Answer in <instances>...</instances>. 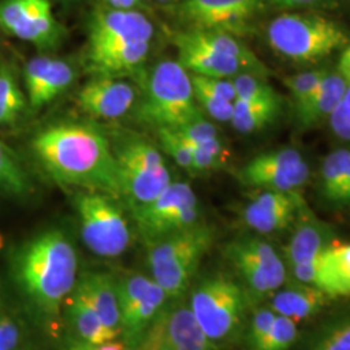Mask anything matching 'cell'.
I'll list each match as a JSON object with an SVG mask.
<instances>
[{
    "instance_id": "6da1fadb",
    "label": "cell",
    "mask_w": 350,
    "mask_h": 350,
    "mask_svg": "<svg viewBox=\"0 0 350 350\" xmlns=\"http://www.w3.org/2000/svg\"><path fill=\"white\" fill-rule=\"evenodd\" d=\"M31 148L56 183L121 198L112 147L98 129L86 124L49 126L31 140Z\"/></svg>"
},
{
    "instance_id": "f35d334b",
    "label": "cell",
    "mask_w": 350,
    "mask_h": 350,
    "mask_svg": "<svg viewBox=\"0 0 350 350\" xmlns=\"http://www.w3.org/2000/svg\"><path fill=\"white\" fill-rule=\"evenodd\" d=\"M192 88L202 90L224 100H237V92L231 78H213L205 75H189Z\"/></svg>"
},
{
    "instance_id": "2e32d148",
    "label": "cell",
    "mask_w": 350,
    "mask_h": 350,
    "mask_svg": "<svg viewBox=\"0 0 350 350\" xmlns=\"http://www.w3.org/2000/svg\"><path fill=\"white\" fill-rule=\"evenodd\" d=\"M154 27L143 13L134 10L98 8L88 26V50L125 40H150Z\"/></svg>"
},
{
    "instance_id": "7c38bea8",
    "label": "cell",
    "mask_w": 350,
    "mask_h": 350,
    "mask_svg": "<svg viewBox=\"0 0 350 350\" xmlns=\"http://www.w3.org/2000/svg\"><path fill=\"white\" fill-rule=\"evenodd\" d=\"M263 0H182L175 10L186 29L244 37L261 13Z\"/></svg>"
},
{
    "instance_id": "8992f818",
    "label": "cell",
    "mask_w": 350,
    "mask_h": 350,
    "mask_svg": "<svg viewBox=\"0 0 350 350\" xmlns=\"http://www.w3.org/2000/svg\"><path fill=\"white\" fill-rule=\"evenodd\" d=\"M250 302L245 289L235 280L214 275L193 288L188 306L205 336L218 349L240 338Z\"/></svg>"
},
{
    "instance_id": "83f0119b",
    "label": "cell",
    "mask_w": 350,
    "mask_h": 350,
    "mask_svg": "<svg viewBox=\"0 0 350 350\" xmlns=\"http://www.w3.org/2000/svg\"><path fill=\"white\" fill-rule=\"evenodd\" d=\"M282 111V101H234L231 125L241 134L260 131L271 125Z\"/></svg>"
},
{
    "instance_id": "e0dca14e",
    "label": "cell",
    "mask_w": 350,
    "mask_h": 350,
    "mask_svg": "<svg viewBox=\"0 0 350 350\" xmlns=\"http://www.w3.org/2000/svg\"><path fill=\"white\" fill-rule=\"evenodd\" d=\"M305 200L299 192L265 191L254 196L243 209L244 224L256 232H278L293 224Z\"/></svg>"
},
{
    "instance_id": "9a60e30c",
    "label": "cell",
    "mask_w": 350,
    "mask_h": 350,
    "mask_svg": "<svg viewBox=\"0 0 350 350\" xmlns=\"http://www.w3.org/2000/svg\"><path fill=\"white\" fill-rule=\"evenodd\" d=\"M121 336L126 347L150 325L166 305L167 295L152 278L130 274L117 279Z\"/></svg>"
},
{
    "instance_id": "7dc6e473",
    "label": "cell",
    "mask_w": 350,
    "mask_h": 350,
    "mask_svg": "<svg viewBox=\"0 0 350 350\" xmlns=\"http://www.w3.org/2000/svg\"><path fill=\"white\" fill-rule=\"evenodd\" d=\"M107 3L117 10H134L139 5L135 0H107Z\"/></svg>"
},
{
    "instance_id": "ffe728a7",
    "label": "cell",
    "mask_w": 350,
    "mask_h": 350,
    "mask_svg": "<svg viewBox=\"0 0 350 350\" xmlns=\"http://www.w3.org/2000/svg\"><path fill=\"white\" fill-rule=\"evenodd\" d=\"M150 49V40H125L91 49L88 52V70L94 77L131 75L147 60Z\"/></svg>"
},
{
    "instance_id": "f546056e",
    "label": "cell",
    "mask_w": 350,
    "mask_h": 350,
    "mask_svg": "<svg viewBox=\"0 0 350 350\" xmlns=\"http://www.w3.org/2000/svg\"><path fill=\"white\" fill-rule=\"evenodd\" d=\"M33 185L17 156L0 140V193L13 199H26Z\"/></svg>"
},
{
    "instance_id": "7402d4cb",
    "label": "cell",
    "mask_w": 350,
    "mask_h": 350,
    "mask_svg": "<svg viewBox=\"0 0 350 350\" xmlns=\"http://www.w3.org/2000/svg\"><path fill=\"white\" fill-rule=\"evenodd\" d=\"M332 238L331 227L319 221L305 205L299 213V222L284 250L288 267L317 258L331 245Z\"/></svg>"
},
{
    "instance_id": "603a6c76",
    "label": "cell",
    "mask_w": 350,
    "mask_h": 350,
    "mask_svg": "<svg viewBox=\"0 0 350 350\" xmlns=\"http://www.w3.org/2000/svg\"><path fill=\"white\" fill-rule=\"evenodd\" d=\"M327 299L329 297L315 286L289 280L271 296L270 309L278 315L299 322L319 313Z\"/></svg>"
},
{
    "instance_id": "c3c4849f",
    "label": "cell",
    "mask_w": 350,
    "mask_h": 350,
    "mask_svg": "<svg viewBox=\"0 0 350 350\" xmlns=\"http://www.w3.org/2000/svg\"><path fill=\"white\" fill-rule=\"evenodd\" d=\"M350 204V153L345 172V182H344V191H342V205Z\"/></svg>"
},
{
    "instance_id": "60d3db41",
    "label": "cell",
    "mask_w": 350,
    "mask_h": 350,
    "mask_svg": "<svg viewBox=\"0 0 350 350\" xmlns=\"http://www.w3.org/2000/svg\"><path fill=\"white\" fill-rule=\"evenodd\" d=\"M175 131L187 144H201L213 139L219 138L217 127L213 125L212 122L206 121L204 117L193 122H189L187 125L182 126Z\"/></svg>"
},
{
    "instance_id": "5b68a950",
    "label": "cell",
    "mask_w": 350,
    "mask_h": 350,
    "mask_svg": "<svg viewBox=\"0 0 350 350\" xmlns=\"http://www.w3.org/2000/svg\"><path fill=\"white\" fill-rule=\"evenodd\" d=\"M213 243L212 227L199 222L147 245L152 279L163 288L169 300H178L187 291Z\"/></svg>"
},
{
    "instance_id": "52a82bcc",
    "label": "cell",
    "mask_w": 350,
    "mask_h": 350,
    "mask_svg": "<svg viewBox=\"0 0 350 350\" xmlns=\"http://www.w3.org/2000/svg\"><path fill=\"white\" fill-rule=\"evenodd\" d=\"M112 150L121 198L130 208L148 204L170 186L172 178L163 154L148 140L127 137L117 142Z\"/></svg>"
},
{
    "instance_id": "4dcf8cb0",
    "label": "cell",
    "mask_w": 350,
    "mask_h": 350,
    "mask_svg": "<svg viewBox=\"0 0 350 350\" xmlns=\"http://www.w3.org/2000/svg\"><path fill=\"white\" fill-rule=\"evenodd\" d=\"M350 150H338L329 153L321 169V191L325 200L342 205V191Z\"/></svg>"
},
{
    "instance_id": "277c9868",
    "label": "cell",
    "mask_w": 350,
    "mask_h": 350,
    "mask_svg": "<svg viewBox=\"0 0 350 350\" xmlns=\"http://www.w3.org/2000/svg\"><path fill=\"white\" fill-rule=\"evenodd\" d=\"M135 116L138 122L154 130H176L202 118L187 70L178 62L157 64L147 78Z\"/></svg>"
},
{
    "instance_id": "3957f363",
    "label": "cell",
    "mask_w": 350,
    "mask_h": 350,
    "mask_svg": "<svg viewBox=\"0 0 350 350\" xmlns=\"http://www.w3.org/2000/svg\"><path fill=\"white\" fill-rule=\"evenodd\" d=\"M267 42L278 55L295 63H315L350 44L345 27L313 13L288 12L270 21Z\"/></svg>"
},
{
    "instance_id": "ab89813d",
    "label": "cell",
    "mask_w": 350,
    "mask_h": 350,
    "mask_svg": "<svg viewBox=\"0 0 350 350\" xmlns=\"http://www.w3.org/2000/svg\"><path fill=\"white\" fill-rule=\"evenodd\" d=\"M275 317L276 314L270 308H260L253 313L248 325V334H247L250 350H256L258 348L263 338L269 332L270 327L274 323Z\"/></svg>"
},
{
    "instance_id": "7bdbcfd3",
    "label": "cell",
    "mask_w": 350,
    "mask_h": 350,
    "mask_svg": "<svg viewBox=\"0 0 350 350\" xmlns=\"http://www.w3.org/2000/svg\"><path fill=\"white\" fill-rule=\"evenodd\" d=\"M21 327L11 315H0V350H18Z\"/></svg>"
},
{
    "instance_id": "d6a6232c",
    "label": "cell",
    "mask_w": 350,
    "mask_h": 350,
    "mask_svg": "<svg viewBox=\"0 0 350 350\" xmlns=\"http://www.w3.org/2000/svg\"><path fill=\"white\" fill-rule=\"evenodd\" d=\"M237 99L245 101H282L279 94L262 75L240 73L231 78Z\"/></svg>"
},
{
    "instance_id": "e575fe53",
    "label": "cell",
    "mask_w": 350,
    "mask_h": 350,
    "mask_svg": "<svg viewBox=\"0 0 350 350\" xmlns=\"http://www.w3.org/2000/svg\"><path fill=\"white\" fill-rule=\"evenodd\" d=\"M296 322L276 314L274 323L256 350H289L297 340Z\"/></svg>"
},
{
    "instance_id": "8d00e7d4",
    "label": "cell",
    "mask_w": 350,
    "mask_h": 350,
    "mask_svg": "<svg viewBox=\"0 0 350 350\" xmlns=\"http://www.w3.org/2000/svg\"><path fill=\"white\" fill-rule=\"evenodd\" d=\"M156 131H157L159 140L161 143L163 150L169 156H172V159L180 167L193 173L192 153H191L187 143L178 135V133L175 130H172V129H160Z\"/></svg>"
},
{
    "instance_id": "9c48e42d",
    "label": "cell",
    "mask_w": 350,
    "mask_h": 350,
    "mask_svg": "<svg viewBox=\"0 0 350 350\" xmlns=\"http://www.w3.org/2000/svg\"><path fill=\"white\" fill-rule=\"evenodd\" d=\"M224 256L241 278L250 302L271 297L287 282L286 263L263 239H234L226 244Z\"/></svg>"
},
{
    "instance_id": "681fc988",
    "label": "cell",
    "mask_w": 350,
    "mask_h": 350,
    "mask_svg": "<svg viewBox=\"0 0 350 350\" xmlns=\"http://www.w3.org/2000/svg\"><path fill=\"white\" fill-rule=\"evenodd\" d=\"M60 1H63V3H70V1H75V0H60Z\"/></svg>"
},
{
    "instance_id": "8fae6325",
    "label": "cell",
    "mask_w": 350,
    "mask_h": 350,
    "mask_svg": "<svg viewBox=\"0 0 350 350\" xmlns=\"http://www.w3.org/2000/svg\"><path fill=\"white\" fill-rule=\"evenodd\" d=\"M126 350H217L198 325L189 306L166 304Z\"/></svg>"
},
{
    "instance_id": "ac0fdd59",
    "label": "cell",
    "mask_w": 350,
    "mask_h": 350,
    "mask_svg": "<svg viewBox=\"0 0 350 350\" xmlns=\"http://www.w3.org/2000/svg\"><path fill=\"white\" fill-rule=\"evenodd\" d=\"M137 100L135 90L117 78L94 77L78 92L82 111L96 118L113 120L129 112Z\"/></svg>"
},
{
    "instance_id": "44dd1931",
    "label": "cell",
    "mask_w": 350,
    "mask_h": 350,
    "mask_svg": "<svg viewBox=\"0 0 350 350\" xmlns=\"http://www.w3.org/2000/svg\"><path fill=\"white\" fill-rule=\"evenodd\" d=\"M73 291L90 302L100 315L104 325L121 336V315L116 278L103 271H88L78 278Z\"/></svg>"
},
{
    "instance_id": "1f68e13d",
    "label": "cell",
    "mask_w": 350,
    "mask_h": 350,
    "mask_svg": "<svg viewBox=\"0 0 350 350\" xmlns=\"http://www.w3.org/2000/svg\"><path fill=\"white\" fill-rule=\"evenodd\" d=\"M306 350H350V312L322 325Z\"/></svg>"
},
{
    "instance_id": "4316f807",
    "label": "cell",
    "mask_w": 350,
    "mask_h": 350,
    "mask_svg": "<svg viewBox=\"0 0 350 350\" xmlns=\"http://www.w3.org/2000/svg\"><path fill=\"white\" fill-rule=\"evenodd\" d=\"M75 69L70 64L51 59L37 88L27 95L31 109L38 111L60 96L75 81Z\"/></svg>"
},
{
    "instance_id": "cb8c5ba5",
    "label": "cell",
    "mask_w": 350,
    "mask_h": 350,
    "mask_svg": "<svg viewBox=\"0 0 350 350\" xmlns=\"http://www.w3.org/2000/svg\"><path fill=\"white\" fill-rule=\"evenodd\" d=\"M347 86L348 82L338 70L328 72L309 99L300 108L295 109L296 120L301 129L310 130L325 120H329L342 99Z\"/></svg>"
},
{
    "instance_id": "d590c367",
    "label": "cell",
    "mask_w": 350,
    "mask_h": 350,
    "mask_svg": "<svg viewBox=\"0 0 350 350\" xmlns=\"http://www.w3.org/2000/svg\"><path fill=\"white\" fill-rule=\"evenodd\" d=\"M329 70L327 69H317V70H308L299 75H291L284 78V85L287 86L295 109L300 108L305 101L309 99V96L314 92V90L319 86V83L323 81L325 75Z\"/></svg>"
},
{
    "instance_id": "836d02e7",
    "label": "cell",
    "mask_w": 350,
    "mask_h": 350,
    "mask_svg": "<svg viewBox=\"0 0 350 350\" xmlns=\"http://www.w3.org/2000/svg\"><path fill=\"white\" fill-rule=\"evenodd\" d=\"M192 153L193 173L212 172L227 163V150L219 138L201 144H187Z\"/></svg>"
},
{
    "instance_id": "d4e9b609",
    "label": "cell",
    "mask_w": 350,
    "mask_h": 350,
    "mask_svg": "<svg viewBox=\"0 0 350 350\" xmlns=\"http://www.w3.org/2000/svg\"><path fill=\"white\" fill-rule=\"evenodd\" d=\"M314 286L329 299L350 296V244H331L321 253Z\"/></svg>"
},
{
    "instance_id": "7a4b0ae2",
    "label": "cell",
    "mask_w": 350,
    "mask_h": 350,
    "mask_svg": "<svg viewBox=\"0 0 350 350\" xmlns=\"http://www.w3.org/2000/svg\"><path fill=\"white\" fill-rule=\"evenodd\" d=\"M11 276L33 309L47 319L57 318L78 280V256L68 235L46 230L13 252Z\"/></svg>"
},
{
    "instance_id": "f6af8a7d",
    "label": "cell",
    "mask_w": 350,
    "mask_h": 350,
    "mask_svg": "<svg viewBox=\"0 0 350 350\" xmlns=\"http://www.w3.org/2000/svg\"><path fill=\"white\" fill-rule=\"evenodd\" d=\"M279 8L284 10H308V8H328L335 4V0H270Z\"/></svg>"
},
{
    "instance_id": "ee69618b",
    "label": "cell",
    "mask_w": 350,
    "mask_h": 350,
    "mask_svg": "<svg viewBox=\"0 0 350 350\" xmlns=\"http://www.w3.org/2000/svg\"><path fill=\"white\" fill-rule=\"evenodd\" d=\"M64 350H126V345L124 341L117 340L104 344H91L79 338H72L65 342Z\"/></svg>"
},
{
    "instance_id": "ba28073f",
    "label": "cell",
    "mask_w": 350,
    "mask_h": 350,
    "mask_svg": "<svg viewBox=\"0 0 350 350\" xmlns=\"http://www.w3.org/2000/svg\"><path fill=\"white\" fill-rule=\"evenodd\" d=\"M81 234L88 250L104 258L125 253L131 232L125 214L114 198L99 191L85 189L75 196Z\"/></svg>"
},
{
    "instance_id": "484cf974",
    "label": "cell",
    "mask_w": 350,
    "mask_h": 350,
    "mask_svg": "<svg viewBox=\"0 0 350 350\" xmlns=\"http://www.w3.org/2000/svg\"><path fill=\"white\" fill-rule=\"evenodd\" d=\"M64 306H66L68 321L75 329V338L91 344L111 342L120 338L118 334L104 325L100 315L90 302L75 291L69 295Z\"/></svg>"
},
{
    "instance_id": "4fadbf2b",
    "label": "cell",
    "mask_w": 350,
    "mask_h": 350,
    "mask_svg": "<svg viewBox=\"0 0 350 350\" xmlns=\"http://www.w3.org/2000/svg\"><path fill=\"white\" fill-rule=\"evenodd\" d=\"M0 27L39 51L56 50L63 42V26L55 18L50 0H0Z\"/></svg>"
},
{
    "instance_id": "30bf717a",
    "label": "cell",
    "mask_w": 350,
    "mask_h": 350,
    "mask_svg": "<svg viewBox=\"0 0 350 350\" xmlns=\"http://www.w3.org/2000/svg\"><path fill=\"white\" fill-rule=\"evenodd\" d=\"M130 209L146 245L200 222L198 196L183 182H172L154 200Z\"/></svg>"
},
{
    "instance_id": "f1b7e54d",
    "label": "cell",
    "mask_w": 350,
    "mask_h": 350,
    "mask_svg": "<svg viewBox=\"0 0 350 350\" xmlns=\"http://www.w3.org/2000/svg\"><path fill=\"white\" fill-rule=\"evenodd\" d=\"M27 98L12 66L0 65V126L16 124L25 113Z\"/></svg>"
},
{
    "instance_id": "d6986e66",
    "label": "cell",
    "mask_w": 350,
    "mask_h": 350,
    "mask_svg": "<svg viewBox=\"0 0 350 350\" xmlns=\"http://www.w3.org/2000/svg\"><path fill=\"white\" fill-rule=\"evenodd\" d=\"M173 43L178 52V63L191 75L213 78H232L240 73H250V69L238 59L218 53L195 43L185 30L173 34Z\"/></svg>"
},
{
    "instance_id": "b9f144b4",
    "label": "cell",
    "mask_w": 350,
    "mask_h": 350,
    "mask_svg": "<svg viewBox=\"0 0 350 350\" xmlns=\"http://www.w3.org/2000/svg\"><path fill=\"white\" fill-rule=\"evenodd\" d=\"M331 130L336 138L350 144V83L336 111L328 120Z\"/></svg>"
},
{
    "instance_id": "bcb514c9",
    "label": "cell",
    "mask_w": 350,
    "mask_h": 350,
    "mask_svg": "<svg viewBox=\"0 0 350 350\" xmlns=\"http://www.w3.org/2000/svg\"><path fill=\"white\" fill-rule=\"evenodd\" d=\"M338 73L350 83V44L341 52V57L338 62Z\"/></svg>"
},
{
    "instance_id": "816d5d0a",
    "label": "cell",
    "mask_w": 350,
    "mask_h": 350,
    "mask_svg": "<svg viewBox=\"0 0 350 350\" xmlns=\"http://www.w3.org/2000/svg\"><path fill=\"white\" fill-rule=\"evenodd\" d=\"M135 1H137L138 4H142V3H143V0H135Z\"/></svg>"
},
{
    "instance_id": "f907efd6",
    "label": "cell",
    "mask_w": 350,
    "mask_h": 350,
    "mask_svg": "<svg viewBox=\"0 0 350 350\" xmlns=\"http://www.w3.org/2000/svg\"><path fill=\"white\" fill-rule=\"evenodd\" d=\"M157 1H161V3H166V1H170V0H157Z\"/></svg>"
},
{
    "instance_id": "f5cc1de1",
    "label": "cell",
    "mask_w": 350,
    "mask_h": 350,
    "mask_svg": "<svg viewBox=\"0 0 350 350\" xmlns=\"http://www.w3.org/2000/svg\"><path fill=\"white\" fill-rule=\"evenodd\" d=\"M18 350H30V349H18Z\"/></svg>"
},
{
    "instance_id": "74e56055",
    "label": "cell",
    "mask_w": 350,
    "mask_h": 350,
    "mask_svg": "<svg viewBox=\"0 0 350 350\" xmlns=\"http://www.w3.org/2000/svg\"><path fill=\"white\" fill-rule=\"evenodd\" d=\"M193 95L202 113H206L209 117H212L213 120L219 122L231 121L232 112H234V103L219 99L199 88H193Z\"/></svg>"
},
{
    "instance_id": "5bb4252c",
    "label": "cell",
    "mask_w": 350,
    "mask_h": 350,
    "mask_svg": "<svg viewBox=\"0 0 350 350\" xmlns=\"http://www.w3.org/2000/svg\"><path fill=\"white\" fill-rule=\"evenodd\" d=\"M309 176L310 167L304 156L291 147L258 154L239 172L245 186L280 192H299Z\"/></svg>"
}]
</instances>
